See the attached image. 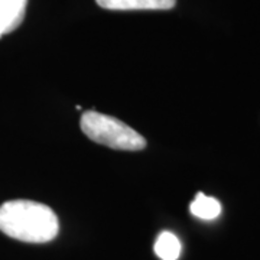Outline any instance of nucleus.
Here are the masks:
<instances>
[{"instance_id": "f257e3e1", "label": "nucleus", "mask_w": 260, "mask_h": 260, "mask_svg": "<svg viewBox=\"0 0 260 260\" xmlns=\"http://www.w3.org/2000/svg\"><path fill=\"white\" fill-rule=\"evenodd\" d=\"M0 232L25 243H48L59 232L58 217L48 205L13 200L0 205Z\"/></svg>"}, {"instance_id": "f03ea898", "label": "nucleus", "mask_w": 260, "mask_h": 260, "mask_svg": "<svg viewBox=\"0 0 260 260\" xmlns=\"http://www.w3.org/2000/svg\"><path fill=\"white\" fill-rule=\"evenodd\" d=\"M81 130L90 140L119 150H142L146 148V140L119 119L88 110L81 116Z\"/></svg>"}, {"instance_id": "7ed1b4c3", "label": "nucleus", "mask_w": 260, "mask_h": 260, "mask_svg": "<svg viewBox=\"0 0 260 260\" xmlns=\"http://www.w3.org/2000/svg\"><path fill=\"white\" fill-rule=\"evenodd\" d=\"M28 0H0V38L20 26Z\"/></svg>"}, {"instance_id": "20e7f679", "label": "nucleus", "mask_w": 260, "mask_h": 260, "mask_svg": "<svg viewBox=\"0 0 260 260\" xmlns=\"http://www.w3.org/2000/svg\"><path fill=\"white\" fill-rule=\"evenodd\" d=\"M107 10H169L177 0H95Z\"/></svg>"}, {"instance_id": "39448f33", "label": "nucleus", "mask_w": 260, "mask_h": 260, "mask_svg": "<svg viewBox=\"0 0 260 260\" xmlns=\"http://www.w3.org/2000/svg\"><path fill=\"white\" fill-rule=\"evenodd\" d=\"M189 211L197 218L214 220L221 214V204L213 197H207L203 192H198L195 195L194 201L189 205Z\"/></svg>"}, {"instance_id": "423d86ee", "label": "nucleus", "mask_w": 260, "mask_h": 260, "mask_svg": "<svg viewBox=\"0 0 260 260\" xmlns=\"http://www.w3.org/2000/svg\"><path fill=\"white\" fill-rule=\"evenodd\" d=\"M153 250L160 260H178L181 254V242L174 233L162 232L155 242Z\"/></svg>"}]
</instances>
